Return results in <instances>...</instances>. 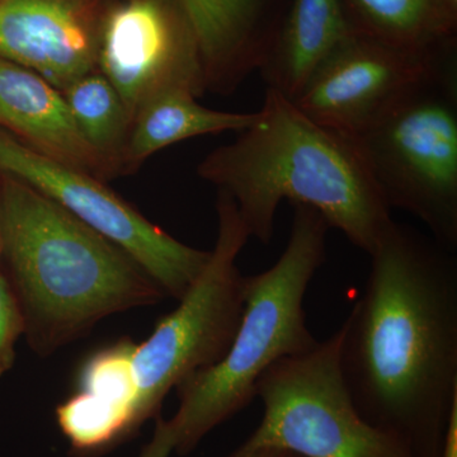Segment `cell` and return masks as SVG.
Returning <instances> with one entry per match:
<instances>
[{"label": "cell", "instance_id": "16", "mask_svg": "<svg viewBox=\"0 0 457 457\" xmlns=\"http://www.w3.org/2000/svg\"><path fill=\"white\" fill-rule=\"evenodd\" d=\"M351 31L411 53L456 44L442 33L429 0H339Z\"/></svg>", "mask_w": 457, "mask_h": 457}, {"label": "cell", "instance_id": "1", "mask_svg": "<svg viewBox=\"0 0 457 457\" xmlns=\"http://www.w3.org/2000/svg\"><path fill=\"white\" fill-rule=\"evenodd\" d=\"M339 328L338 365L361 416L416 457H440L457 399V258L394 221Z\"/></svg>", "mask_w": 457, "mask_h": 457}, {"label": "cell", "instance_id": "11", "mask_svg": "<svg viewBox=\"0 0 457 457\" xmlns=\"http://www.w3.org/2000/svg\"><path fill=\"white\" fill-rule=\"evenodd\" d=\"M111 0H0V59L55 88L97 71Z\"/></svg>", "mask_w": 457, "mask_h": 457}, {"label": "cell", "instance_id": "8", "mask_svg": "<svg viewBox=\"0 0 457 457\" xmlns=\"http://www.w3.org/2000/svg\"><path fill=\"white\" fill-rule=\"evenodd\" d=\"M0 173L37 189L119 246L145 270L165 296L182 299L210 260L212 251L174 239L97 177L38 154L2 130Z\"/></svg>", "mask_w": 457, "mask_h": 457}, {"label": "cell", "instance_id": "24", "mask_svg": "<svg viewBox=\"0 0 457 457\" xmlns=\"http://www.w3.org/2000/svg\"><path fill=\"white\" fill-rule=\"evenodd\" d=\"M3 260V239H2V231H0V264H2Z\"/></svg>", "mask_w": 457, "mask_h": 457}, {"label": "cell", "instance_id": "17", "mask_svg": "<svg viewBox=\"0 0 457 457\" xmlns=\"http://www.w3.org/2000/svg\"><path fill=\"white\" fill-rule=\"evenodd\" d=\"M60 92L84 140L111 171L119 170L131 120L112 84L97 69L69 83Z\"/></svg>", "mask_w": 457, "mask_h": 457}, {"label": "cell", "instance_id": "18", "mask_svg": "<svg viewBox=\"0 0 457 457\" xmlns=\"http://www.w3.org/2000/svg\"><path fill=\"white\" fill-rule=\"evenodd\" d=\"M137 345L130 339L114 343L96 352L80 369L78 384L79 392L90 394L108 404L126 411L137 432V380L134 372V354Z\"/></svg>", "mask_w": 457, "mask_h": 457}, {"label": "cell", "instance_id": "12", "mask_svg": "<svg viewBox=\"0 0 457 457\" xmlns=\"http://www.w3.org/2000/svg\"><path fill=\"white\" fill-rule=\"evenodd\" d=\"M188 23L203 65L204 88L230 92L260 71L288 0H174Z\"/></svg>", "mask_w": 457, "mask_h": 457}, {"label": "cell", "instance_id": "2", "mask_svg": "<svg viewBox=\"0 0 457 457\" xmlns=\"http://www.w3.org/2000/svg\"><path fill=\"white\" fill-rule=\"evenodd\" d=\"M198 176L228 195L251 237L270 245L282 201L320 213L371 255L394 222L359 146L266 90L253 125L201 162Z\"/></svg>", "mask_w": 457, "mask_h": 457}, {"label": "cell", "instance_id": "14", "mask_svg": "<svg viewBox=\"0 0 457 457\" xmlns=\"http://www.w3.org/2000/svg\"><path fill=\"white\" fill-rule=\"evenodd\" d=\"M350 33L339 0H288L278 37L260 71L267 88L293 101Z\"/></svg>", "mask_w": 457, "mask_h": 457}, {"label": "cell", "instance_id": "6", "mask_svg": "<svg viewBox=\"0 0 457 457\" xmlns=\"http://www.w3.org/2000/svg\"><path fill=\"white\" fill-rule=\"evenodd\" d=\"M218 239L210 260L176 311L162 319L134 354L137 420L139 427L158 416L168 393L227 353L245 306L243 278L237 260L248 240V228L236 204L219 192Z\"/></svg>", "mask_w": 457, "mask_h": 457}, {"label": "cell", "instance_id": "20", "mask_svg": "<svg viewBox=\"0 0 457 457\" xmlns=\"http://www.w3.org/2000/svg\"><path fill=\"white\" fill-rule=\"evenodd\" d=\"M171 453H174V438L170 420L158 416L154 435L141 450L139 457H170Z\"/></svg>", "mask_w": 457, "mask_h": 457}, {"label": "cell", "instance_id": "10", "mask_svg": "<svg viewBox=\"0 0 457 457\" xmlns=\"http://www.w3.org/2000/svg\"><path fill=\"white\" fill-rule=\"evenodd\" d=\"M455 49L457 42L411 53L351 31L291 102L319 125L354 137Z\"/></svg>", "mask_w": 457, "mask_h": 457}, {"label": "cell", "instance_id": "4", "mask_svg": "<svg viewBox=\"0 0 457 457\" xmlns=\"http://www.w3.org/2000/svg\"><path fill=\"white\" fill-rule=\"evenodd\" d=\"M287 245L270 269L245 276V306L225 356L176 387L179 407L170 420L174 453L188 455L216 427L255 398L258 381L278 361L317 347L306 324V291L327 260L329 225L295 204Z\"/></svg>", "mask_w": 457, "mask_h": 457}, {"label": "cell", "instance_id": "13", "mask_svg": "<svg viewBox=\"0 0 457 457\" xmlns=\"http://www.w3.org/2000/svg\"><path fill=\"white\" fill-rule=\"evenodd\" d=\"M0 130L38 154L97 179L113 174L71 119L62 93L35 71L0 59Z\"/></svg>", "mask_w": 457, "mask_h": 457}, {"label": "cell", "instance_id": "22", "mask_svg": "<svg viewBox=\"0 0 457 457\" xmlns=\"http://www.w3.org/2000/svg\"><path fill=\"white\" fill-rule=\"evenodd\" d=\"M440 457H457V399L451 407L445 427Z\"/></svg>", "mask_w": 457, "mask_h": 457}, {"label": "cell", "instance_id": "9", "mask_svg": "<svg viewBox=\"0 0 457 457\" xmlns=\"http://www.w3.org/2000/svg\"><path fill=\"white\" fill-rule=\"evenodd\" d=\"M97 69L121 97L131 123L144 104L170 87L204 88L203 65L174 0L112 3L102 27Z\"/></svg>", "mask_w": 457, "mask_h": 457}, {"label": "cell", "instance_id": "23", "mask_svg": "<svg viewBox=\"0 0 457 457\" xmlns=\"http://www.w3.org/2000/svg\"><path fill=\"white\" fill-rule=\"evenodd\" d=\"M282 453L284 451L275 449V447H248L242 445L228 457H282Z\"/></svg>", "mask_w": 457, "mask_h": 457}, {"label": "cell", "instance_id": "21", "mask_svg": "<svg viewBox=\"0 0 457 457\" xmlns=\"http://www.w3.org/2000/svg\"><path fill=\"white\" fill-rule=\"evenodd\" d=\"M438 26L446 37L457 38V0H429Z\"/></svg>", "mask_w": 457, "mask_h": 457}, {"label": "cell", "instance_id": "15", "mask_svg": "<svg viewBox=\"0 0 457 457\" xmlns=\"http://www.w3.org/2000/svg\"><path fill=\"white\" fill-rule=\"evenodd\" d=\"M187 87H170L147 99L135 114L121 165L134 168L146 158L203 135L242 132L253 125L257 112H225L201 106Z\"/></svg>", "mask_w": 457, "mask_h": 457}, {"label": "cell", "instance_id": "7", "mask_svg": "<svg viewBox=\"0 0 457 457\" xmlns=\"http://www.w3.org/2000/svg\"><path fill=\"white\" fill-rule=\"evenodd\" d=\"M339 332L278 361L258 381L260 426L245 442L302 457H416L394 433L372 425L352 402L338 365Z\"/></svg>", "mask_w": 457, "mask_h": 457}, {"label": "cell", "instance_id": "5", "mask_svg": "<svg viewBox=\"0 0 457 457\" xmlns=\"http://www.w3.org/2000/svg\"><path fill=\"white\" fill-rule=\"evenodd\" d=\"M385 203L457 248V49L352 137Z\"/></svg>", "mask_w": 457, "mask_h": 457}, {"label": "cell", "instance_id": "25", "mask_svg": "<svg viewBox=\"0 0 457 457\" xmlns=\"http://www.w3.org/2000/svg\"><path fill=\"white\" fill-rule=\"evenodd\" d=\"M282 457H302V456L295 455V453H288V451H284V453H282Z\"/></svg>", "mask_w": 457, "mask_h": 457}, {"label": "cell", "instance_id": "19", "mask_svg": "<svg viewBox=\"0 0 457 457\" xmlns=\"http://www.w3.org/2000/svg\"><path fill=\"white\" fill-rule=\"evenodd\" d=\"M25 336V319L4 270L0 269V378L16 361L18 339Z\"/></svg>", "mask_w": 457, "mask_h": 457}, {"label": "cell", "instance_id": "3", "mask_svg": "<svg viewBox=\"0 0 457 457\" xmlns=\"http://www.w3.org/2000/svg\"><path fill=\"white\" fill-rule=\"evenodd\" d=\"M3 260L40 356L82 337L102 319L164 299L131 257L55 201L0 173Z\"/></svg>", "mask_w": 457, "mask_h": 457}]
</instances>
